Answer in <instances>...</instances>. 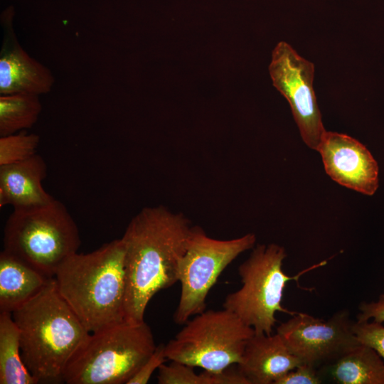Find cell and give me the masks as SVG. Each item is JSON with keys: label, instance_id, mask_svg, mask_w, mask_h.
Listing matches in <instances>:
<instances>
[{"label": "cell", "instance_id": "1", "mask_svg": "<svg viewBox=\"0 0 384 384\" xmlns=\"http://www.w3.org/2000/svg\"><path fill=\"white\" fill-rule=\"evenodd\" d=\"M192 228L183 215L163 206L143 208L122 236L124 247V319L144 321L148 303L178 281V268Z\"/></svg>", "mask_w": 384, "mask_h": 384}, {"label": "cell", "instance_id": "2", "mask_svg": "<svg viewBox=\"0 0 384 384\" xmlns=\"http://www.w3.org/2000/svg\"><path fill=\"white\" fill-rule=\"evenodd\" d=\"M58 291L90 333L124 319L126 280L122 238L75 253L58 269Z\"/></svg>", "mask_w": 384, "mask_h": 384}, {"label": "cell", "instance_id": "3", "mask_svg": "<svg viewBox=\"0 0 384 384\" xmlns=\"http://www.w3.org/2000/svg\"><path fill=\"white\" fill-rule=\"evenodd\" d=\"M11 314L28 370L38 383L63 382L68 363L90 333L60 294L55 277Z\"/></svg>", "mask_w": 384, "mask_h": 384}, {"label": "cell", "instance_id": "4", "mask_svg": "<svg viewBox=\"0 0 384 384\" xmlns=\"http://www.w3.org/2000/svg\"><path fill=\"white\" fill-rule=\"evenodd\" d=\"M144 321L121 323L90 334L68 363V384H124L135 375L156 348Z\"/></svg>", "mask_w": 384, "mask_h": 384}, {"label": "cell", "instance_id": "5", "mask_svg": "<svg viewBox=\"0 0 384 384\" xmlns=\"http://www.w3.org/2000/svg\"><path fill=\"white\" fill-rule=\"evenodd\" d=\"M4 250L48 277L80 245L79 230L60 201L36 206L14 208L4 229Z\"/></svg>", "mask_w": 384, "mask_h": 384}, {"label": "cell", "instance_id": "6", "mask_svg": "<svg viewBox=\"0 0 384 384\" xmlns=\"http://www.w3.org/2000/svg\"><path fill=\"white\" fill-rule=\"evenodd\" d=\"M286 257L284 248L277 244L257 245L239 266L242 287L225 299L224 309L237 315L257 334L272 333L277 321V312L290 316L298 313L282 305L285 286L288 282L297 280L303 273L319 265L291 277L282 269Z\"/></svg>", "mask_w": 384, "mask_h": 384}, {"label": "cell", "instance_id": "7", "mask_svg": "<svg viewBox=\"0 0 384 384\" xmlns=\"http://www.w3.org/2000/svg\"><path fill=\"white\" fill-rule=\"evenodd\" d=\"M165 345L167 360L220 372L242 359L254 329L224 309L203 311Z\"/></svg>", "mask_w": 384, "mask_h": 384}, {"label": "cell", "instance_id": "8", "mask_svg": "<svg viewBox=\"0 0 384 384\" xmlns=\"http://www.w3.org/2000/svg\"><path fill=\"white\" fill-rule=\"evenodd\" d=\"M256 236L247 233L231 240L208 236L193 227L187 248L178 268L181 291L174 314L177 324H184L192 316L205 311L206 297L223 271L241 253L253 248Z\"/></svg>", "mask_w": 384, "mask_h": 384}, {"label": "cell", "instance_id": "9", "mask_svg": "<svg viewBox=\"0 0 384 384\" xmlns=\"http://www.w3.org/2000/svg\"><path fill=\"white\" fill-rule=\"evenodd\" d=\"M269 71L273 85L290 105L302 140L316 151L326 130L313 87L314 64L282 41L272 51Z\"/></svg>", "mask_w": 384, "mask_h": 384}, {"label": "cell", "instance_id": "10", "mask_svg": "<svg viewBox=\"0 0 384 384\" xmlns=\"http://www.w3.org/2000/svg\"><path fill=\"white\" fill-rule=\"evenodd\" d=\"M277 328L289 351L302 363L316 366L332 362L358 345L348 310L334 313L328 319L298 312Z\"/></svg>", "mask_w": 384, "mask_h": 384}, {"label": "cell", "instance_id": "11", "mask_svg": "<svg viewBox=\"0 0 384 384\" xmlns=\"http://www.w3.org/2000/svg\"><path fill=\"white\" fill-rule=\"evenodd\" d=\"M316 151L332 180L365 195L375 193L378 187V166L360 142L347 134L326 131Z\"/></svg>", "mask_w": 384, "mask_h": 384}, {"label": "cell", "instance_id": "12", "mask_svg": "<svg viewBox=\"0 0 384 384\" xmlns=\"http://www.w3.org/2000/svg\"><path fill=\"white\" fill-rule=\"evenodd\" d=\"M55 78L50 70L21 47L11 26L4 30L0 53V95L50 92Z\"/></svg>", "mask_w": 384, "mask_h": 384}, {"label": "cell", "instance_id": "13", "mask_svg": "<svg viewBox=\"0 0 384 384\" xmlns=\"http://www.w3.org/2000/svg\"><path fill=\"white\" fill-rule=\"evenodd\" d=\"M301 363L279 334L255 332L237 368L250 384H274Z\"/></svg>", "mask_w": 384, "mask_h": 384}, {"label": "cell", "instance_id": "14", "mask_svg": "<svg viewBox=\"0 0 384 384\" xmlns=\"http://www.w3.org/2000/svg\"><path fill=\"white\" fill-rule=\"evenodd\" d=\"M46 176V163L37 154L19 162L0 166V206L21 208L51 202L55 198L42 185Z\"/></svg>", "mask_w": 384, "mask_h": 384}, {"label": "cell", "instance_id": "15", "mask_svg": "<svg viewBox=\"0 0 384 384\" xmlns=\"http://www.w3.org/2000/svg\"><path fill=\"white\" fill-rule=\"evenodd\" d=\"M50 278L3 250L0 253V312L12 313L27 303Z\"/></svg>", "mask_w": 384, "mask_h": 384}, {"label": "cell", "instance_id": "16", "mask_svg": "<svg viewBox=\"0 0 384 384\" xmlns=\"http://www.w3.org/2000/svg\"><path fill=\"white\" fill-rule=\"evenodd\" d=\"M329 374L338 384H384V360L372 347L359 343L331 363Z\"/></svg>", "mask_w": 384, "mask_h": 384}, {"label": "cell", "instance_id": "17", "mask_svg": "<svg viewBox=\"0 0 384 384\" xmlns=\"http://www.w3.org/2000/svg\"><path fill=\"white\" fill-rule=\"evenodd\" d=\"M21 351L20 331L12 314L0 312V384H36Z\"/></svg>", "mask_w": 384, "mask_h": 384}, {"label": "cell", "instance_id": "18", "mask_svg": "<svg viewBox=\"0 0 384 384\" xmlns=\"http://www.w3.org/2000/svg\"><path fill=\"white\" fill-rule=\"evenodd\" d=\"M42 110L39 95L16 93L0 95V137L31 128Z\"/></svg>", "mask_w": 384, "mask_h": 384}, {"label": "cell", "instance_id": "19", "mask_svg": "<svg viewBox=\"0 0 384 384\" xmlns=\"http://www.w3.org/2000/svg\"><path fill=\"white\" fill-rule=\"evenodd\" d=\"M40 137L21 131L0 137V166L26 160L36 154Z\"/></svg>", "mask_w": 384, "mask_h": 384}, {"label": "cell", "instance_id": "20", "mask_svg": "<svg viewBox=\"0 0 384 384\" xmlns=\"http://www.w3.org/2000/svg\"><path fill=\"white\" fill-rule=\"evenodd\" d=\"M193 366L171 361L169 365L161 364L157 376L159 384H214L213 373L204 370L197 374Z\"/></svg>", "mask_w": 384, "mask_h": 384}, {"label": "cell", "instance_id": "21", "mask_svg": "<svg viewBox=\"0 0 384 384\" xmlns=\"http://www.w3.org/2000/svg\"><path fill=\"white\" fill-rule=\"evenodd\" d=\"M353 331L358 340L373 349L384 360V325L373 321H353Z\"/></svg>", "mask_w": 384, "mask_h": 384}, {"label": "cell", "instance_id": "22", "mask_svg": "<svg viewBox=\"0 0 384 384\" xmlns=\"http://www.w3.org/2000/svg\"><path fill=\"white\" fill-rule=\"evenodd\" d=\"M166 360L165 344L160 343L156 346L151 356L128 381L127 384L147 383L155 370L159 369V366L164 363Z\"/></svg>", "mask_w": 384, "mask_h": 384}, {"label": "cell", "instance_id": "23", "mask_svg": "<svg viewBox=\"0 0 384 384\" xmlns=\"http://www.w3.org/2000/svg\"><path fill=\"white\" fill-rule=\"evenodd\" d=\"M322 383L315 367L301 363L279 378L274 384H320Z\"/></svg>", "mask_w": 384, "mask_h": 384}, {"label": "cell", "instance_id": "24", "mask_svg": "<svg viewBox=\"0 0 384 384\" xmlns=\"http://www.w3.org/2000/svg\"><path fill=\"white\" fill-rule=\"evenodd\" d=\"M357 321H366L373 319V321L384 322V294L379 296L377 302H362L359 306Z\"/></svg>", "mask_w": 384, "mask_h": 384}]
</instances>
